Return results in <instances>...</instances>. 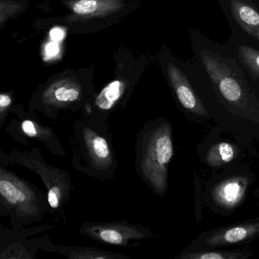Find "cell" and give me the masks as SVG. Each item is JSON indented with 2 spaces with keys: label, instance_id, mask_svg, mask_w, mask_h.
<instances>
[{
  "label": "cell",
  "instance_id": "obj_17",
  "mask_svg": "<svg viewBox=\"0 0 259 259\" xmlns=\"http://www.w3.org/2000/svg\"><path fill=\"white\" fill-rule=\"evenodd\" d=\"M242 64L254 78H259V51L248 46L238 47Z\"/></svg>",
  "mask_w": 259,
  "mask_h": 259
},
{
  "label": "cell",
  "instance_id": "obj_13",
  "mask_svg": "<svg viewBox=\"0 0 259 259\" xmlns=\"http://www.w3.org/2000/svg\"><path fill=\"white\" fill-rule=\"evenodd\" d=\"M259 233V223L240 224L219 230L205 239L210 246L230 245L242 242Z\"/></svg>",
  "mask_w": 259,
  "mask_h": 259
},
{
  "label": "cell",
  "instance_id": "obj_11",
  "mask_svg": "<svg viewBox=\"0 0 259 259\" xmlns=\"http://www.w3.org/2000/svg\"><path fill=\"white\" fill-rule=\"evenodd\" d=\"M248 180L242 177H232L217 185L212 190L213 201L226 209L234 208L245 197Z\"/></svg>",
  "mask_w": 259,
  "mask_h": 259
},
{
  "label": "cell",
  "instance_id": "obj_21",
  "mask_svg": "<svg viewBox=\"0 0 259 259\" xmlns=\"http://www.w3.org/2000/svg\"><path fill=\"white\" fill-rule=\"evenodd\" d=\"M50 35H51L53 41L57 43V42L63 40V37H64V32H63V30L60 29V28H56L51 30Z\"/></svg>",
  "mask_w": 259,
  "mask_h": 259
},
{
  "label": "cell",
  "instance_id": "obj_20",
  "mask_svg": "<svg viewBox=\"0 0 259 259\" xmlns=\"http://www.w3.org/2000/svg\"><path fill=\"white\" fill-rule=\"evenodd\" d=\"M59 51H60V48L56 42H51V43L48 44L45 48L46 56L48 58H52L57 56Z\"/></svg>",
  "mask_w": 259,
  "mask_h": 259
},
{
  "label": "cell",
  "instance_id": "obj_10",
  "mask_svg": "<svg viewBox=\"0 0 259 259\" xmlns=\"http://www.w3.org/2000/svg\"><path fill=\"white\" fill-rule=\"evenodd\" d=\"M168 76L180 104L183 108L198 116H207V111L183 71L174 63L168 65Z\"/></svg>",
  "mask_w": 259,
  "mask_h": 259
},
{
  "label": "cell",
  "instance_id": "obj_14",
  "mask_svg": "<svg viewBox=\"0 0 259 259\" xmlns=\"http://www.w3.org/2000/svg\"><path fill=\"white\" fill-rule=\"evenodd\" d=\"M230 9L236 23L259 40V10L244 0H230Z\"/></svg>",
  "mask_w": 259,
  "mask_h": 259
},
{
  "label": "cell",
  "instance_id": "obj_16",
  "mask_svg": "<svg viewBox=\"0 0 259 259\" xmlns=\"http://www.w3.org/2000/svg\"><path fill=\"white\" fill-rule=\"evenodd\" d=\"M236 150L228 142H221L213 145L206 155V161L209 166L218 167L230 163L234 159Z\"/></svg>",
  "mask_w": 259,
  "mask_h": 259
},
{
  "label": "cell",
  "instance_id": "obj_8",
  "mask_svg": "<svg viewBox=\"0 0 259 259\" xmlns=\"http://www.w3.org/2000/svg\"><path fill=\"white\" fill-rule=\"evenodd\" d=\"M78 233L99 243L122 248H130L133 241L151 239L154 236L149 227L132 224L126 220L114 222H82Z\"/></svg>",
  "mask_w": 259,
  "mask_h": 259
},
{
  "label": "cell",
  "instance_id": "obj_18",
  "mask_svg": "<svg viewBox=\"0 0 259 259\" xmlns=\"http://www.w3.org/2000/svg\"><path fill=\"white\" fill-rule=\"evenodd\" d=\"M248 257L239 251H214L186 253L177 257L182 259H241Z\"/></svg>",
  "mask_w": 259,
  "mask_h": 259
},
{
  "label": "cell",
  "instance_id": "obj_5",
  "mask_svg": "<svg viewBox=\"0 0 259 259\" xmlns=\"http://www.w3.org/2000/svg\"><path fill=\"white\" fill-rule=\"evenodd\" d=\"M92 98L81 83L73 78L52 81L40 89L30 102L28 111L40 113L52 120L58 119L63 111H84Z\"/></svg>",
  "mask_w": 259,
  "mask_h": 259
},
{
  "label": "cell",
  "instance_id": "obj_3",
  "mask_svg": "<svg viewBox=\"0 0 259 259\" xmlns=\"http://www.w3.org/2000/svg\"><path fill=\"white\" fill-rule=\"evenodd\" d=\"M51 211L47 192L0 164V216L10 218L12 228L40 222Z\"/></svg>",
  "mask_w": 259,
  "mask_h": 259
},
{
  "label": "cell",
  "instance_id": "obj_15",
  "mask_svg": "<svg viewBox=\"0 0 259 259\" xmlns=\"http://www.w3.org/2000/svg\"><path fill=\"white\" fill-rule=\"evenodd\" d=\"M117 7L114 0H79L72 7L74 13L81 16H92L115 10Z\"/></svg>",
  "mask_w": 259,
  "mask_h": 259
},
{
  "label": "cell",
  "instance_id": "obj_1",
  "mask_svg": "<svg viewBox=\"0 0 259 259\" xmlns=\"http://www.w3.org/2000/svg\"><path fill=\"white\" fill-rule=\"evenodd\" d=\"M107 122L81 111L74 116L67 142L74 169L100 182L114 180L119 162Z\"/></svg>",
  "mask_w": 259,
  "mask_h": 259
},
{
  "label": "cell",
  "instance_id": "obj_4",
  "mask_svg": "<svg viewBox=\"0 0 259 259\" xmlns=\"http://www.w3.org/2000/svg\"><path fill=\"white\" fill-rule=\"evenodd\" d=\"M28 151L12 148L10 152L0 149V164H18L36 172L41 179L48 193L51 213L56 223L66 222V207L74 190L73 182L67 170L47 163L40 150L29 147Z\"/></svg>",
  "mask_w": 259,
  "mask_h": 259
},
{
  "label": "cell",
  "instance_id": "obj_6",
  "mask_svg": "<svg viewBox=\"0 0 259 259\" xmlns=\"http://www.w3.org/2000/svg\"><path fill=\"white\" fill-rule=\"evenodd\" d=\"M201 58L207 75L224 100L230 105L246 113L251 94L248 84L232 69L227 59L209 51H203Z\"/></svg>",
  "mask_w": 259,
  "mask_h": 259
},
{
  "label": "cell",
  "instance_id": "obj_19",
  "mask_svg": "<svg viewBox=\"0 0 259 259\" xmlns=\"http://www.w3.org/2000/svg\"><path fill=\"white\" fill-rule=\"evenodd\" d=\"M13 109V96L9 93L0 94V128H4Z\"/></svg>",
  "mask_w": 259,
  "mask_h": 259
},
{
  "label": "cell",
  "instance_id": "obj_7",
  "mask_svg": "<svg viewBox=\"0 0 259 259\" xmlns=\"http://www.w3.org/2000/svg\"><path fill=\"white\" fill-rule=\"evenodd\" d=\"M12 118L6 128V133L14 142L30 147V141H37L45 145L48 151L56 156L65 157L66 151L57 133L51 127L43 125L37 113L26 112L22 107H13Z\"/></svg>",
  "mask_w": 259,
  "mask_h": 259
},
{
  "label": "cell",
  "instance_id": "obj_12",
  "mask_svg": "<svg viewBox=\"0 0 259 259\" xmlns=\"http://www.w3.org/2000/svg\"><path fill=\"white\" fill-rule=\"evenodd\" d=\"M46 252H57L69 259H131L128 256L95 247L56 245L51 241Z\"/></svg>",
  "mask_w": 259,
  "mask_h": 259
},
{
  "label": "cell",
  "instance_id": "obj_9",
  "mask_svg": "<svg viewBox=\"0 0 259 259\" xmlns=\"http://www.w3.org/2000/svg\"><path fill=\"white\" fill-rule=\"evenodd\" d=\"M49 224L33 228L5 229L0 227V259H36L37 251H43L49 239L45 234L37 239L29 240L28 236L44 233L52 228Z\"/></svg>",
  "mask_w": 259,
  "mask_h": 259
},
{
  "label": "cell",
  "instance_id": "obj_2",
  "mask_svg": "<svg viewBox=\"0 0 259 259\" xmlns=\"http://www.w3.org/2000/svg\"><path fill=\"white\" fill-rule=\"evenodd\" d=\"M172 132L167 119H151L139 130L135 143L136 174L159 196L167 192L168 166L174 152Z\"/></svg>",
  "mask_w": 259,
  "mask_h": 259
}]
</instances>
